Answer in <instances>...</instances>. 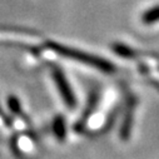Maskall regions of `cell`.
I'll return each instance as SVG.
<instances>
[{
    "mask_svg": "<svg viewBox=\"0 0 159 159\" xmlns=\"http://www.w3.org/2000/svg\"><path fill=\"white\" fill-rule=\"evenodd\" d=\"M54 49L59 53H61L65 57H69V58H73L78 61H82V63H85L88 65H92V66H95L103 71H107V73H110L114 70V66L111 64H109L108 61H105L104 59H100V58H97V57H93L90 54H87V53H83V52H78V50H74V49H66V48H63V47H58V45H53Z\"/></svg>",
    "mask_w": 159,
    "mask_h": 159,
    "instance_id": "cell-1",
    "label": "cell"
},
{
    "mask_svg": "<svg viewBox=\"0 0 159 159\" xmlns=\"http://www.w3.org/2000/svg\"><path fill=\"white\" fill-rule=\"evenodd\" d=\"M54 79H55V83H57V87L59 89V93L61 94L64 102L66 103L68 107H75V97L71 92V88L69 87L68 82H66V79L65 76L63 75V73L58 69L54 70Z\"/></svg>",
    "mask_w": 159,
    "mask_h": 159,
    "instance_id": "cell-2",
    "label": "cell"
},
{
    "mask_svg": "<svg viewBox=\"0 0 159 159\" xmlns=\"http://www.w3.org/2000/svg\"><path fill=\"white\" fill-rule=\"evenodd\" d=\"M159 20V8H155L150 11H148L144 16H143V21L147 23V24H150V23H154Z\"/></svg>",
    "mask_w": 159,
    "mask_h": 159,
    "instance_id": "cell-3",
    "label": "cell"
},
{
    "mask_svg": "<svg viewBox=\"0 0 159 159\" xmlns=\"http://www.w3.org/2000/svg\"><path fill=\"white\" fill-rule=\"evenodd\" d=\"M54 129H55V133H57L58 138L59 139H64V137H65V127H64L63 118L57 119V122L54 124Z\"/></svg>",
    "mask_w": 159,
    "mask_h": 159,
    "instance_id": "cell-4",
    "label": "cell"
}]
</instances>
